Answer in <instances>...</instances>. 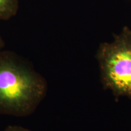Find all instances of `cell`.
<instances>
[{
    "mask_svg": "<svg viewBox=\"0 0 131 131\" xmlns=\"http://www.w3.org/2000/svg\"><path fill=\"white\" fill-rule=\"evenodd\" d=\"M4 131H32L30 129L18 125H9L4 129Z\"/></svg>",
    "mask_w": 131,
    "mask_h": 131,
    "instance_id": "4",
    "label": "cell"
},
{
    "mask_svg": "<svg viewBox=\"0 0 131 131\" xmlns=\"http://www.w3.org/2000/svg\"><path fill=\"white\" fill-rule=\"evenodd\" d=\"M5 47V42L4 39L3 38V37H1V35H0V50L4 48Z\"/></svg>",
    "mask_w": 131,
    "mask_h": 131,
    "instance_id": "5",
    "label": "cell"
},
{
    "mask_svg": "<svg viewBox=\"0 0 131 131\" xmlns=\"http://www.w3.org/2000/svg\"><path fill=\"white\" fill-rule=\"evenodd\" d=\"M103 88L116 98L131 99V30L127 26L113 41L100 45L96 55Z\"/></svg>",
    "mask_w": 131,
    "mask_h": 131,
    "instance_id": "2",
    "label": "cell"
},
{
    "mask_svg": "<svg viewBox=\"0 0 131 131\" xmlns=\"http://www.w3.org/2000/svg\"><path fill=\"white\" fill-rule=\"evenodd\" d=\"M19 0H0V20L7 21L19 10Z\"/></svg>",
    "mask_w": 131,
    "mask_h": 131,
    "instance_id": "3",
    "label": "cell"
},
{
    "mask_svg": "<svg viewBox=\"0 0 131 131\" xmlns=\"http://www.w3.org/2000/svg\"><path fill=\"white\" fill-rule=\"evenodd\" d=\"M45 77L30 61L11 50H0V114H34L47 95Z\"/></svg>",
    "mask_w": 131,
    "mask_h": 131,
    "instance_id": "1",
    "label": "cell"
}]
</instances>
